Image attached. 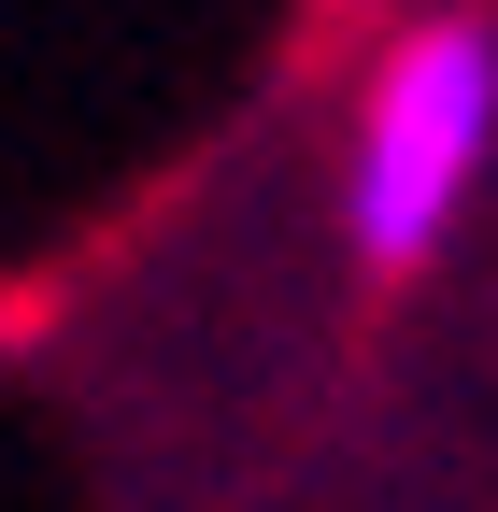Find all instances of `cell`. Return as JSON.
I'll return each mask as SVG.
<instances>
[{
  "instance_id": "6da1fadb",
  "label": "cell",
  "mask_w": 498,
  "mask_h": 512,
  "mask_svg": "<svg viewBox=\"0 0 498 512\" xmlns=\"http://www.w3.org/2000/svg\"><path fill=\"white\" fill-rule=\"evenodd\" d=\"M484 157H498V15H413L356 100V143H342V242L370 271L442 256Z\"/></svg>"
}]
</instances>
